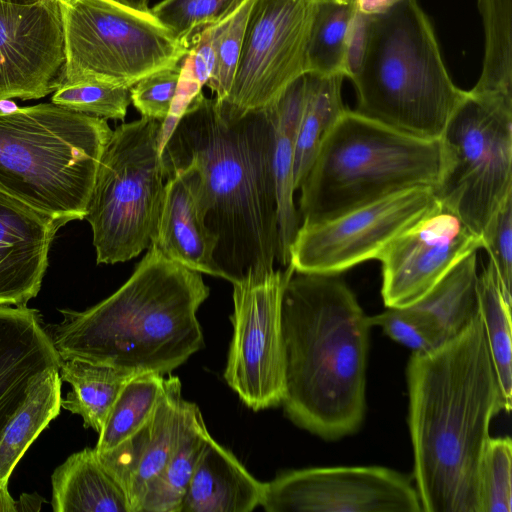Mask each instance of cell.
I'll return each mask as SVG.
<instances>
[{
  "mask_svg": "<svg viewBox=\"0 0 512 512\" xmlns=\"http://www.w3.org/2000/svg\"><path fill=\"white\" fill-rule=\"evenodd\" d=\"M477 251L459 261L426 295L410 305L426 315L444 341L460 334L479 314Z\"/></svg>",
  "mask_w": 512,
  "mask_h": 512,
  "instance_id": "cell-27",
  "label": "cell"
},
{
  "mask_svg": "<svg viewBox=\"0 0 512 512\" xmlns=\"http://www.w3.org/2000/svg\"><path fill=\"white\" fill-rule=\"evenodd\" d=\"M60 0H0V99H39L62 83Z\"/></svg>",
  "mask_w": 512,
  "mask_h": 512,
  "instance_id": "cell-15",
  "label": "cell"
},
{
  "mask_svg": "<svg viewBox=\"0 0 512 512\" xmlns=\"http://www.w3.org/2000/svg\"><path fill=\"white\" fill-rule=\"evenodd\" d=\"M209 293L200 272L151 244L112 295L84 311L60 310L61 322L46 330L60 359L165 375L204 347L197 311Z\"/></svg>",
  "mask_w": 512,
  "mask_h": 512,
  "instance_id": "cell-4",
  "label": "cell"
},
{
  "mask_svg": "<svg viewBox=\"0 0 512 512\" xmlns=\"http://www.w3.org/2000/svg\"><path fill=\"white\" fill-rule=\"evenodd\" d=\"M398 0H357L358 12L372 14L385 10Z\"/></svg>",
  "mask_w": 512,
  "mask_h": 512,
  "instance_id": "cell-40",
  "label": "cell"
},
{
  "mask_svg": "<svg viewBox=\"0 0 512 512\" xmlns=\"http://www.w3.org/2000/svg\"><path fill=\"white\" fill-rule=\"evenodd\" d=\"M371 325L413 352L432 351L445 343L432 321L412 306L388 309L369 317Z\"/></svg>",
  "mask_w": 512,
  "mask_h": 512,
  "instance_id": "cell-37",
  "label": "cell"
},
{
  "mask_svg": "<svg viewBox=\"0 0 512 512\" xmlns=\"http://www.w3.org/2000/svg\"><path fill=\"white\" fill-rule=\"evenodd\" d=\"M512 441L489 437L480 470L481 512L512 511Z\"/></svg>",
  "mask_w": 512,
  "mask_h": 512,
  "instance_id": "cell-36",
  "label": "cell"
},
{
  "mask_svg": "<svg viewBox=\"0 0 512 512\" xmlns=\"http://www.w3.org/2000/svg\"><path fill=\"white\" fill-rule=\"evenodd\" d=\"M316 0H254L233 84L217 104L232 122L264 110L306 73V50Z\"/></svg>",
  "mask_w": 512,
  "mask_h": 512,
  "instance_id": "cell-12",
  "label": "cell"
},
{
  "mask_svg": "<svg viewBox=\"0 0 512 512\" xmlns=\"http://www.w3.org/2000/svg\"><path fill=\"white\" fill-rule=\"evenodd\" d=\"M295 272L255 268L232 283L233 334L223 377L253 411L280 406L284 394L281 305Z\"/></svg>",
  "mask_w": 512,
  "mask_h": 512,
  "instance_id": "cell-11",
  "label": "cell"
},
{
  "mask_svg": "<svg viewBox=\"0 0 512 512\" xmlns=\"http://www.w3.org/2000/svg\"><path fill=\"white\" fill-rule=\"evenodd\" d=\"M484 31L479 92L512 95V0H478Z\"/></svg>",
  "mask_w": 512,
  "mask_h": 512,
  "instance_id": "cell-31",
  "label": "cell"
},
{
  "mask_svg": "<svg viewBox=\"0 0 512 512\" xmlns=\"http://www.w3.org/2000/svg\"><path fill=\"white\" fill-rule=\"evenodd\" d=\"M199 407L189 402L184 427L169 460L149 483L138 512H179L194 469L209 437Z\"/></svg>",
  "mask_w": 512,
  "mask_h": 512,
  "instance_id": "cell-26",
  "label": "cell"
},
{
  "mask_svg": "<svg viewBox=\"0 0 512 512\" xmlns=\"http://www.w3.org/2000/svg\"><path fill=\"white\" fill-rule=\"evenodd\" d=\"M447 159L441 138L406 134L346 109L299 187L300 224L329 220L406 189H434Z\"/></svg>",
  "mask_w": 512,
  "mask_h": 512,
  "instance_id": "cell-6",
  "label": "cell"
},
{
  "mask_svg": "<svg viewBox=\"0 0 512 512\" xmlns=\"http://www.w3.org/2000/svg\"><path fill=\"white\" fill-rule=\"evenodd\" d=\"M482 248L492 263L502 294L512 304V196L508 197L487 223L481 235Z\"/></svg>",
  "mask_w": 512,
  "mask_h": 512,
  "instance_id": "cell-38",
  "label": "cell"
},
{
  "mask_svg": "<svg viewBox=\"0 0 512 512\" xmlns=\"http://www.w3.org/2000/svg\"><path fill=\"white\" fill-rule=\"evenodd\" d=\"M413 475L425 512H481L490 423L504 410L480 314L407 365Z\"/></svg>",
  "mask_w": 512,
  "mask_h": 512,
  "instance_id": "cell-2",
  "label": "cell"
},
{
  "mask_svg": "<svg viewBox=\"0 0 512 512\" xmlns=\"http://www.w3.org/2000/svg\"><path fill=\"white\" fill-rule=\"evenodd\" d=\"M439 206L432 187H415L329 220L300 224L289 264L299 273L340 274L378 259L391 242Z\"/></svg>",
  "mask_w": 512,
  "mask_h": 512,
  "instance_id": "cell-13",
  "label": "cell"
},
{
  "mask_svg": "<svg viewBox=\"0 0 512 512\" xmlns=\"http://www.w3.org/2000/svg\"><path fill=\"white\" fill-rule=\"evenodd\" d=\"M18 105L10 99H0V112L12 113L18 110Z\"/></svg>",
  "mask_w": 512,
  "mask_h": 512,
  "instance_id": "cell-42",
  "label": "cell"
},
{
  "mask_svg": "<svg viewBox=\"0 0 512 512\" xmlns=\"http://www.w3.org/2000/svg\"><path fill=\"white\" fill-rule=\"evenodd\" d=\"M55 512H131L127 496L94 448L70 455L51 477Z\"/></svg>",
  "mask_w": 512,
  "mask_h": 512,
  "instance_id": "cell-23",
  "label": "cell"
},
{
  "mask_svg": "<svg viewBox=\"0 0 512 512\" xmlns=\"http://www.w3.org/2000/svg\"><path fill=\"white\" fill-rule=\"evenodd\" d=\"M160 129L161 122L141 117L112 130L84 218L98 264L135 258L155 238L166 183Z\"/></svg>",
  "mask_w": 512,
  "mask_h": 512,
  "instance_id": "cell-8",
  "label": "cell"
},
{
  "mask_svg": "<svg viewBox=\"0 0 512 512\" xmlns=\"http://www.w3.org/2000/svg\"><path fill=\"white\" fill-rule=\"evenodd\" d=\"M245 0H162L151 8L175 37L189 43L197 31L232 15Z\"/></svg>",
  "mask_w": 512,
  "mask_h": 512,
  "instance_id": "cell-35",
  "label": "cell"
},
{
  "mask_svg": "<svg viewBox=\"0 0 512 512\" xmlns=\"http://www.w3.org/2000/svg\"><path fill=\"white\" fill-rule=\"evenodd\" d=\"M304 95V74L269 106L273 125L272 166L276 186L281 266L289 264V248L300 226L294 202L295 138Z\"/></svg>",
  "mask_w": 512,
  "mask_h": 512,
  "instance_id": "cell-22",
  "label": "cell"
},
{
  "mask_svg": "<svg viewBox=\"0 0 512 512\" xmlns=\"http://www.w3.org/2000/svg\"><path fill=\"white\" fill-rule=\"evenodd\" d=\"M253 3L245 0L232 15L212 25L215 65L206 85L217 104L226 99L232 87Z\"/></svg>",
  "mask_w": 512,
  "mask_h": 512,
  "instance_id": "cell-33",
  "label": "cell"
},
{
  "mask_svg": "<svg viewBox=\"0 0 512 512\" xmlns=\"http://www.w3.org/2000/svg\"><path fill=\"white\" fill-rule=\"evenodd\" d=\"M263 487L229 449L210 436L179 512H250L261 504Z\"/></svg>",
  "mask_w": 512,
  "mask_h": 512,
  "instance_id": "cell-21",
  "label": "cell"
},
{
  "mask_svg": "<svg viewBox=\"0 0 512 512\" xmlns=\"http://www.w3.org/2000/svg\"><path fill=\"white\" fill-rule=\"evenodd\" d=\"M272 145L269 107L228 122L201 92L160 153L166 180L185 168L197 173L205 223L218 239L214 260L231 283L282 262Z\"/></svg>",
  "mask_w": 512,
  "mask_h": 512,
  "instance_id": "cell-1",
  "label": "cell"
},
{
  "mask_svg": "<svg viewBox=\"0 0 512 512\" xmlns=\"http://www.w3.org/2000/svg\"><path fill=\"white\" fill-rule=\"evenodd\" d=\"M338 275L294 272L281 305V405L296 426L324 440L355 433L366 411L372 325Z\"/></svg>",
  "mask_w": 512,
  "mask_h": 512,
  "instance_id": "cell-3",
  "label": "cell"
},
{
  "mask_svg": "<svg viewBox=\"0 0 512 512\" xmlns=\"http://www.w3.org/2000/svg\"><path fill=\"white\" fill-rule=\"evenodd\" d=\"M346 77L356 112L420 138L439 139L466 91L453 82L417 0L357 12Z\"/></svg>",
  "mask_w": 512,
  "mask_h": 512,
  "instance_id": "cell-5",
  "label": "cell"
},
{
  "mask_svg": "<svg viewBox=\"0 0 512 512\" xmlns=\"http://www.w3.org/2000/svg\"><path fill=\"white\" fill-rule=\"evenodd\" d=\"M65 224L0 191V306H26L37 296Z\"/></svg>",
  "mask_w": 512,
  "mask_h": 512,
  "instance_id": "cell-18",
  "label": "cell"
},
{
  "mask_svg": "<svg viewBox=\"0 0 512 512\" xmlns=\"http://www.w3.org/2000/svg\"><path fill=\"white\" fill-rule=\"evenodd\" d=\"M64 34L62 83L96 80L132 87L182 62L189 43L150 11L115 0H60Z\"/></svg>",
  "mask_w": 512,
  "mask_h": 512,
  "instance_id": "cell-9",
  "label": "cell"
},
{
  "mask_svg": "<svg viewBox=\"0 0 512 512\" xmlns=\"http://www.w3.org/2000/svg\"><path fill=\"white\" fill-rule=\"evenodd\" d=\"M51 102L106 120H123L131 103L130 87L96 80L63 83L53 92Z\"/></svg>",
  "mask_w": 512,
  "mask_h": 512,
  "instance_id": "cell-34",
  "label": "cell"
},
{
  "mask_svg": "<svg viewBox=\"0 0 512 512\" xmlns=\"http://www.w3.org/2000/svg\"><path fill=\"white\" fill-rule=\"evenodd\" d=\"M59 372L48 376L5 427L0 438V485L8 486L10 475L24 453L55 419L61 409Z\"/></svg>",
  "mask_w": 512,
  "mask_h": 512,
  "instance_id": "cell-29",
  "label": "cell"
},
{
  "mask_svg": "<svg viewBox=\"0 0 512 512\" xmlns=\"http://www.w3.org/2000/svg\"><path fill=\"white\" fill-rule=\"evenodd\" d=\"M111 134L106 119L52 102L0 112V191L65 223L84 219Z\"/></svg>",
  "mask_w": 512,
  "mask_h": 512,
  "instance_id": "cell-7",
  "label": "cell"
},
{
  "mask_svg": "<svg viewBox=\"0 0 512 512\" xmlns=\"http://www.w3.org/2000/svg\"><path fill=\"white\" fill-rule=\"evenodd\" d=\"M357 12V0H316L306 50V73L346 77Z\"/></svg>",
  "mask_w": 512,
  "mask_h": 512,
  "instance_id": "cell-28",
  "label": "cell"
},
{
  "mask_svg": "<svg viewBox=\"0 0 512 512\" xmlns=\"http://www.w3.org/2000/svg\"><path fill=\"white\" fill-rule=\"evenodd\" d=\"M181 63L156 71L130 88L131 102L142 117L163 122L175 96Z\"/></svg>",
  "mask_w": 512,
  "mask_h": 512,
  "instance_id": "cell-39",
  "label": "cell"
},
{
  "mask_svg": "<svg viewBox=\"0 0 512 512\" xmlns=\"http://www.w3.org/2000/svg\"><path fill=\"white\" fill-rule=\"evenodd\" d=\"M217 243L205 223L197 173L192 168L174 172L165 183L152 244L172 261L201 274L223 278L214 260Z\"/></svg>",
  "mask_w": 512,
  "mask_h": 512,
  "instance_id": "cell-20",
  "label": "cell"
},
{
  "mask_svg": "<svg viewBox=\"0 0 512 512\" xmlns=\"http://www.w3.org/2000/svg\"><path fill=\"white\" fill-rule=\"evenodd\" d=\"M136 374L78 357L60 359V378L72 387L61 408L80 415L84 427L99 434L120 391Z\"/></svg>",
  "mask_w": 512,
  "mask_h": 512,
  "instance_id": "cell-25",
  "label": "cell"
},
{
  "mask_svg": "<svg viewBox=\"0 0 512 512\" xmlns=\"http://www.w3.org/2000/svg\"><path fill=\"white\" fill-rule=\"evenodd\" d=\"M480 248L482 239L440 204L378 258L385 306L402 308L416 303L459 261Z\"/></svg>",
  "mask_w": 512,
  "mask_h": 512,
  "instance_id": "cell-16",
  "label": "cell"
},
{
  "mask_svg": "<svg viewBox=\"0 0 512 512\" xmlns=\"http://www.w3.org/2000/svg\"><path fill=\"white\" fill-rule=\"evenodd\" d=\"M164 375L139 373L122 388L94 447L97 453L113 449L134 434L151 416L164 387Z\"/></svg>",
  "mask_w": 512,
  "mask_h": 512,
  "instance_id": "cell-32",
  "label": "cell"
},
{
  "mask_svg": "<svg viewBox=\"0 0 512 512\" xmlns=\"http://www.w3.org/2000/svg\"><path fill=\"white\" fill-rule=\"evenodd\" d=\"M342 74H304V95L294 150V186L298 190L320 147L346 110L342 100Z\"/></svg>",
  "mask_w": 512,
  "mask_h": 512,
  "instance_id": "cell-24",
  "label": "cell"
},
{
  "mask_svg": "<svg viewBox=\"0 0 512 512\" xmlns=\"http://www.w3.org/2000/svg\"><path fill=\"white\" fill-rule=\"evenodd\" d=\"M268 512H420L416 488L401 473L380 466L291 470L264 483Z\"/></svg>",
  "mask_w": 512,
  "mask_h": 512,
  "instance_id": "cell-14",
  "label": "cell"
},
{
  "mask_svg": "<svg viewBox=\"0 0 512 512\" xmlns=\"http://www.w3.org/2000/svg\"><path fill=\"white\" fill-rule=\"evenodd\" d=\"M123 5L131 7L133 9L148 12L150 11L148 0H115Z\"/></svg>",
  "mask_w": 512,
  "mask_h": 512,
  "instance_id": "cell-41",
  "label": "cell"
},
{
  "mask_svg": "<svg viewBox=\"0 0 512 512\" xmlns=\"http://www.w3.org/2000/svg\"><path fill=\"white\" fill-rule=\"evenodd\" d=\"M441 139L448 159L435 196L481 238L512 196V95L466 91Z\"/></svg>",
  "mask_w": 512,
  "mask_h": 512,
  "instance_id": "cell-10",
  "label": "cell"
},
{
  "mask_svg": "<svg viewBox=\"0 0 512 512\" xmlns=\"http://www.w3.org/2000/svg\"><path fill=\"white\" fill-rule=\"evenodd\" d=\"M6 1L17 2V3H29V2H35L38 0H6Z\"/></svg>",
  "mask_w": 512,
  "mask_h": 512,
  "instance_id": "cell-43",
  "label": "cell"
},
{
  "mask_svg": "<svg viewBox=\"0 0 512 512\" xmlns=\"http://www.w3.org/2000/svg\"><path fill=\"white\" fill-rule=\"evenodd\" d=\"M189 402L179 378L164 379L157 405L148 420L129 438L97 456L124 490L131 512H138L149 483L162 471L184 427Z\"/></svg>",
  "mask_w": 512,
  "mask_h": 512,
  "instance_id": "cell-17",
  "label": "cell"
},
{
  "mask_svg": "<svg viewBox=\"0 0 512 512\" xmlns=\"http://www.w3.org/2000/svg\"><path fill=\"white\" fill-rule=\"evenodd\" d=\"M479 314L502 394L504 411L512 408L511 305L505 300L489 261L478 275Z\"/></svg>",
  "mask_w": 512,
  "mask_h": 512,
  "instance_id": "cell-30",
  "label": "cell"
},
{
  "mask_svg": "<svg viewBox=\"0 0 512 512\" xmlns=\"http://www.w3.org/2000/svg\"><path fill=\"white\" fill-rule=\"evenodd\" d=\"M59 368L60 356L39 311L0 306V438L34 391Z\"/></svg>",
  "mask_w": 512,
  "mask_h": 512,
  "instance_id": "cell-19",
  "label": "cell"
}]
</instances>
